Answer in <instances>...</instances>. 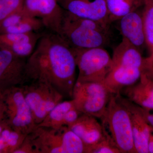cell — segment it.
Instances as JSON below:
<instances>
[{"label": "cell", "instance_id": "cell-3", "mask_svg": "<svg viewBox=\"0 0 153 153\" xmlns=\"http://www.w3.org/2000/svg\"><path fill=\"white\" fill-rule=\"evenodd\" d=\"M110 26L64 10L60 35L71 48H104L110 42Z\"/></svg>", "mask_w": 153, "mask_h": 153}, {"label": "cell", "instance_id": "cell-19", "mask_svg": "<svg viewBox=\"0 0 153 153\" xmlns=\"http://www.w3.org/2000/svg\"><path fill=\"white\" fill-rule=\"evenodd\" d=\"M72 100L62 101L49 113L38 126L57 128L64 126V121L68 111L74 106Z\"/></svg>", "mask_w": 153, "mask_h": 153}, {"label": "cell", "instance_id": "cell-22", "mask_svg": "<svg viewBox=\"0 0 153 153\" xmlns=\"http://www.w3.org/2000/svg\"><path fill=\"white\" fill-rule=\"evenodd\" d=\"M89 153H121L113 140L104 128V135L102 138L90 148Z\"/></svg>", "mask_w": 153, "mask_h": 153}, {"label": "cell", "instance_id": "cell-16", "mask_svg": "<svg viewBox=\"0 0 153 153\" xmlns=\"http://www.w3.org/2000/svg\"><path fill=\"white\" fill-rule=\"evenodd\" d=\"M68 127L86 146L88 153H89L90 148L97 143L104 135V128L97 118L84 114H82L74 123Z\"/></svg>", "mask_w": 153, "mask_h": 153}, {"label": "cell", "instance_id": "cell-10", "mask_svg": "<svg viewBox=\"0 0 153 153\" xmlns=\"http://www.w3.org/2000/svg\"><path fill=\"white\" fill-rule=\"evenodd\" d=\"M23 8L40 18L46 30L60 34L64 10L57 0H25Z\"/></svg>", "mask_w": 153, "mask_h": 153}, {"label": "cell", "instance_id": "cell-20", "mask_svg": "<svg viewBox=\"0 0 153 153\" xmlns=\"http://www.w3.org/2000/svg\"><path fill=\"white\" fill-rule=\"evenodd\" d=\"M27 135L6 124L0 134V153H14Z\"/></svg>", "mask_w": 153, "mask_h": 153}, {"label": "cell", "instance_id": "cell-4", "mask_svg": "<svg viewBox=\"0 0 153 153\" xmlns=\"http://www.w3.org/2000/svg\"><path fill=\"white\" fill-rule=\"evenodd\" d=\"M27 135L34 153H88L81 140L66 126L55 128L37 126Z\"/></svg>", "mask_w": 153, "mask_h": 153}, {"label": "cell", "instance_id": "cell-8", "mask_svg": "<svg viewBox=\"0 0 153 153\" xmlns=\"http://www.w3.org/2000/svg\"><path fill=\"white\" fill-rule=\"evenodd\" d=\"M112 94L105 83L76 81L71 98L82 113L101 119Z\"/></svg>", "mask_w": 153, "mask_h": 153}, {"label": "cell", "instance_id": "cell-21", "mask_svg": "<svg viewBox=\"0 0 153 153\" xmlns=\"http://www.w3.org/2000/svg\"><path fill=\"white\" fill-rule=\"evenodd\" d=\"M142 14L146 44L153 61V0H144Z\"/></svg>", "mask_w": 153, "mask_h": 153}, {"label": "cell", "instance_id": "cell-6", "mask_svg": "<svg viewBox=\"0 0 153 153\" xmlns=\"http://www.w3.org/2000/svg\"><path fill=\"white\" fill-rule=\"evenodd\" d=\"M71 48L79 70L76 81L105 83L112 65V57L106 49Z\"/></svg>", "mask_w": 153, "mask_h": 153}, {"label": "cell", "instance_id": "cell-14", "mask_svg": "<svg viewBox=\"0 0 153 153\" xmlns=\"http://www.w3.org/2000/svg\"><path fill=\"white\" fill-rule=\"evenodd\" d=\"M115 22L123 38L127 40L141 52L146 46L140 8L129 13Z\"/></svg>", "mask_w": 153, "mask_h": 153}, {"label": "cell", "instance_id": "cell-29", "mask_svg": "<svg viewBox=\"0 0 153 153\" xmlns=\"http://www.w3.org/2000/svg\"><path fill=\"white\" fill-rule=\"evenodd\" d=\"M0 99H1V98H0Z\"/></svg>", "mask_w": 153, "mask_h": 153}, {"label": "cell", "instance_id": "cell-5", "mask_svg": "<svg viewBox=\"0 0 153 153\" xmlns=\"http://www.w3.org/2000/svg\"><path fill=\"white\" fill-rule=\"evenodd\" d=\"M121 153H136L131 121L120 94H113L103 116L100 119Z\"/></svg>", "mask_w": 153, "mask_h": 153}, {"label": "cell", "instance_id": "cell-27", "mask_svg": "<svg viewBox=\"0 0 153 153\" xmlns=\"http://www.w3.org/2000/svg\"><path fill=\"white\" fill-rule=\"evenodd\" d=\"M6 125V123L4 121L0 122V134H1L2 131L3 130V128H4V127Z\"/></svg>", "mask_w": 153, "mask_h": 153}, {"label": "cell", "instance_id": "cell-25", "mask_svg": "<svg viewBox=\"0 0 153 153\" xmlns=\"http://www.w3.org/2000/svg\"><path fill=\"white\" fill-rule=\"evenodd\" d=\"M148 152L149 153H153V138L150 136L148 143Z\"/></svg>", "mask_w": 153, "mask_h": 153}, {"label": "cell", "instance_id": "cell-1", "mask_svg": "<svg viewBox=\"0 0 153 153\" xmlns=\"http://www.w3.org/2000/svg\"><path fill=\"white\" fill-rule=\"evenodd\" d=\"M76 68L75 57L67 42L60 34L45 30L27 58L25 82H46L64 97L71 98Z\"/></svg>", "mask_w": 153, "mask_h": 153}, {"label": "cell", "instance_id": "cell-17", "mask_svg": "<svg viewBox=\"0 0 153 153\" xmlns=\"http://www.w3.org/2000/svg\"><path fill=\"white\" fill-rule=\"evenodd\" d=\"M120 98L128 110L133 135L134 144L136 153H147L150 129L140 113L136 104L120 94Z\"/></svg>", "mask_w": 153, "mask_h": 153}, {"label": "cell", "instance_id": "cell-2", "mask_svg": "<svg viewBox=\"0 0 153 153\" xmlns=\"http://www.w3.org/2000/svg\"><path fill=\"white\" fill-rule=\"evenodd\" d=\"M111 57L112 67L105 84L113 94H118L140 79L144 61L141 52L123 38L114 50Z\"/></svg>", "mask_w": 153, "mask_h": 153}, {"label": "cell", "instance_id": "cell-9", "mask_svg": "<svg viewBox=\"0 0 153 153\" xmlns=\"http://www.w3.org/2000/svg\"><path fill=\"white\" fill-rule=\"evenodd\" d=\"M20 86L37 126L64 98L52 85L42 81H28Z\"/></svg>", "mask_w": 153, "mask_h": 153}, {"label": "cell", "instance_id": "cell-7", "mask_svg": "<svg viewBox=\"0 0 153 153\" xmlns=\"http://www.w3.org/2000/svg\"><path fill=\"white\" fill-rule=\"evenodd\" d=\"M1 99L4 105V119H6L4 121L7 125L26 135L36 128L37 125L20 85L3 91Z\"/></svg>", "mask_w": 153, "mask_h": 153}, {"label": "cell", "instance_id": "cell-11", "mask_svg": "<svg viewBox=\"0 0 153 153\" xmlns=\"http://www.w3.org/2000/svg\"><path fill=\"white\" fill-rule=\"evenodd\" d=\"M27 58H22L12 52L0 49V89L20 86L25 82Z\"/></svg>", "mask_w": 153, "mask_h": 153}, {"label": "cell", "instance_id": "cell-13", "mask_svg": "<svg viewBox=\"0 0 153 153\" xmlns=\"http://www.w3.org/2000/svg\"><path fill=\"white\" fill-rule=\"evenodd\" d=\"M43 32L0 34V49L8 50L19 57L27 58L35 50Z\"/></svg>", "mask_w": 153, "mask_h": 153}, {"label": "cell", "instance_id": "cell-18", "mask_svg": "<svg viewBox=\"0 0 153 153\" xmlns=\"http://www.w3.org/2000/svg\"><path fill=\"white\" fill-rule=\"evenodd\" d=\"M110 23L142 7L144 0H105Z\"/></svg>", "mask_w": 153, "mask_h": 153}, {"label": "cell", "instance_id": "cell-12", "mask_svg": "<svg viewBox=\"0 0 153 153\" xmlns=\"http://www.w3.org/2000/svg\"><path fill=\"white\" fill-rule=\"evenodd\" d=\"M64 10L74 16L111 25L105 0H57Z\"/></svg>", "mask_w": 153, "mask_h": 153}, {"label": "cell", "instance_id": "cell-26", "mask_svg": "<svg viewBox=\"0 0 153 153\" xmlns=\"http://www.w3.org/2000/svg\"><path fill=\"white\" fill-rule=\"evenodd\" d=\"M146 119L153 127V115H148L146 117Z\"/></svg>", "mask_w": 153, "mask_h": 153}, {"label": "cell", "instance_id": "cell-15", "mask_svg": "<svg viewBox=\"0 0 153 153\" xmlns=\"http://www.w3.org/2000/svg\"><path fill=\"white\" fill-rule=\"evenodd\" d=\"M45 30L42 20L29 14L23 8L0 23V34L42 32Z\"/></svg>", "mask_w": 153, "mask_h": 153}, {"label": "cell", "instance_id": "cell-24", "mask_svg": "<svg viewBox=\"0 0 153 153\" xmlns=\"http://www.w3.org/2000/svg\"><path fill=\"white\" fill-rule=\"evenodd\" d=\"M142 107L146 109H153V90L149 98L143 103Z\"/></svg>", "mask_w": 153, "mask_h": 153}, {"label": "cell", "instance_id": "cell-23", "mask_svg": "<svg viewBox=\"0 0 153 153\" xmlns=\"http://www.w3.org/2000/svg\"><path fill=\"white\" fill-rule=\"evenodd\" d=\"M25 0H0V23L24 7Z\"/></svg>", "mask_w": 153, "mask_h": 153}, {"label": "cell", "instance_id": "cell-28", "mask_svg": "<svg viewBox=\"0 0 153 153\" xmlns=\"http://www.w3.org/2000/svg\"><path fill=\"white\" fill-rule=\"evenodd\" d=\"M2 92V91H1V92H0V98H1V96Z\"/></svg>", "mask_w": 153, "mask_h": 153}]
</instances>
